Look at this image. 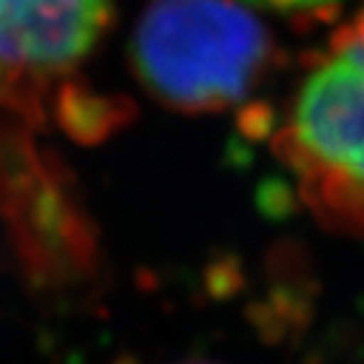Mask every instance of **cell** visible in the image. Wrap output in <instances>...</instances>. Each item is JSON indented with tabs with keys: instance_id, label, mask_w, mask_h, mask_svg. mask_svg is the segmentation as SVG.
<instances>
[{
	"instance_id": "6da1fadb",
	"label": "cell",
	"mask_w": 364,
	"mask_h": 364,
	"mask_svg": "<svg viewBox=\"0 0 364 364\" xmlns=\"http://www.w3.org/2000/svg\"><path fill=\"white\" fill-rule=\"evenodd\" d=\"M268 36L230 0H154L132 38L144 89L182 112H220L261 79Z\"/></svg>"
},
{
	"instance_id": "7a4b0ae2",
	"label": "cell",
	"mask_w": 364,
	"mask_h": 364,
	"mask_svg": "<svg viewBox=\"0 0 364 364\" xmlns=\"http://www.w3.org/2000/svg\"><path fill=\"white\" fill-rule=\"evenodd\" d=\"M281 147L314 218L364 238V63L329 51L304 81Z\"/></svg>"
},
{
	"instance_id": "3957f363",
	"label": "cell",
	"mask_w": 364,
	"mask_h": 364,
	"mask_svg": "<svg viewBox=\"0 0 364 364\" xmlns=\"http://www.w3.org/2000/svg\"><path fill=\"white\" fill-rule=\"evenodd\" d=\"M112 23V0H0V89L81 63Z\"/></svg>"
},
{
	"instance_id": "277c9868",
	"label": "cell",
	"mask_w": 364,
	"mask_h": 364,
	"mask_svg": "<svg viewBox=\"0 0 364 364\" xmlns=\"http://www.w3.org/2000/svg\"><path fill=\"white\" fill-rule=\"evenodd\" d=\"M331 53L364 63V8L336 33V38L331 41Z\"/></svg>"
},
{
	"instance_id": "5b68a950",
	"label": "cell",
	"mask_w": 364,
	"mask_h": 364,
	"mask_svg": "<svg viewBox=\"0 0 364 364\" xmlns=\"http://www.w3.org/2000/svg\"><path fill=\"white\" fill-rule=\"evenodd\" d=\"M258 6L266 8H279V11H309V8H321L336 3V0H250Z\"/></svg>"
},
{
	"instance_id": "8992f818",
	"label": "cell",
	"mask_w": 364,
	"mask_h": 364,
	"mask_svg": "<svg viewBox=\"0 0 364 364\" xmlns=\"http://www.w3.org/2000/svg\"><path fill=\"white\" fill-rule=\"evenodd\" d=\"M185 364H213V362H185Z\"/></svg>"
}]
</instances>
